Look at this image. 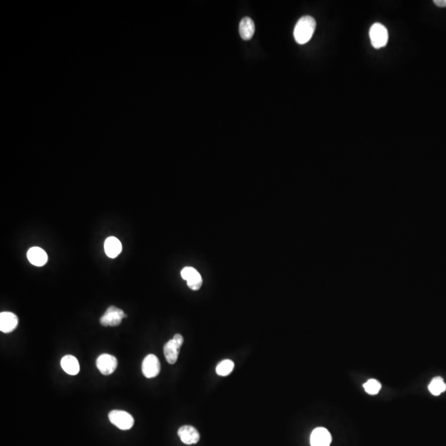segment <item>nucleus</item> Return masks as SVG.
Instances as JSON below:
<instances>
[{
	"mask_svg": "<svg viewBox=\"0 0 446 446\" xmlns=\"http://www.w3.org/2000/svg\"><path fill=\"white\" fill-rule=\"evenodd\" d=\"M428 389L431 394L434 396H439L442 392H446V384L441 377H435L430 382L428 386Z\"/></svg>",
	"mask_w": 446,
	"mask_h": 446,
	"instance_id": "nucleus-15",
	"label": "nucleus"
},
{
	"mask_svg": "<svg viewBox=\"0 0 446 446\" xmlns=\"http://www.w3.org/2000/svg\"><path fill=\"white\" fill-rule=\"evenodd\" d=\"M316 21L313 17H302L294 27V36L297 43L300 45L308 43L315 32Z\"/></svg>",
	"mask_w": 446,
	"mask_h": 446,
	"instance_id": "nucleus-1",
	"label": "nucleus"
},
{
	"mask_svg": "<svg viewBox=\"0 0 446 446\" xmlns=\"http://www.w3.org/2000/svg\"><path fill=\"white\" fill-rule=\"evenodd\" d=\"M19 325L17 315L10 312L0 313V331L3 333H10L16 329Z\"/></svg>",
	"mask_w": 446,
	"mask_h": 446,
	"instance_id": "nucleus-9",
	"label": "nucleus"
},
{
	"mask_svg": "<svg viewBox=\"0 0 446 446\" xmlns=\"http://www.w3.org/2000/svg\"><path fill=\"white\" fill-rule=\"evenodd\" d=\"M180 440L185 445H194L199 442L200 435L196 428L192 426H183L178 430Z\"/></svg>",
	"mask_w": 446,
	"mask_h": 446,
	"instance_id": "nucleus-10",
	"label": "nucleus"
},
{
	"mask_svg": "<svg viewBox=\"0 0 446 446\" xmlns=\"http://www.w3.org/2000/svg\"><path fill=\"white\" fill-rule=\"evenodd\" d=\"M96 365L99 372L104 375H110L114 373L117 367V359L116 357L111 354H103L98 357L96 360Z\"/></svg>",
	"mask_w": 446,
	"mask_h": 446,
	"instance_id": "nucleus-6",
	"label": "nucleus"
},
{
	"mask_svg": "<svg viewBox=\"0 0 446 446\" xmlns=\"http://www.w3.org/2000/svg\"><path fill=\"white\" fill-rule=\"evenodd\" d=\"M187 284H188V288L193 291L199 290L203 284L201 275H197L196 277L193 278L190 280L187 281Z\"/></svg>",
	"mask_w": 446,
	"mask_h": 446,
	"instance_id": "nucleus-19",
	"label": "nucleus"
},
{
	"mask_svg": "<svg viewBox=\"0 0 446 446\" xmlns=\"http://www.w3.org/2000/svg\"><path fill=\"white\" fill-rule=\"evenodd\" d=\"M234 369V363L231 359H225L220 362L216 368V372L219 376H227Z\"/></svg>",
	"mask_w": 446,
	"mask_h": 446,
	"instance_id": "nucleus-16",
	"label": "nucleus"
},
{
	"mask_svg": "<svg viewBox=\"0 0 446 446\" xmlns=\"http://www.w3.org/2000/svg\"><path fill=\"white\" fill-rule=\"evenodd\" d=\"M142 369L146 378H155L161 371V363L155 354H148L142 362Z\"/></svg>",
	"mask_w": 446,
	"mask_h": 446,
	"instance_id": "nucleus-7",
	"label": "nucleus"
},
{
	"mask_svg": "<svg viewBox=\"0 0 446 446\" xmlns=\"http://www.w3.org/2000/svg\"><path fill=\"white\" fill-rule=\"evenodd\" d=\"M381 384L376 379H370L364 384V389L365 392L370 395L378 394V392L380 391Z\"/></svg>",
	"mask_w": 446,
	"mask_h": 446,
	"instance_id": "nucleus-17",
	"label": "nucleus"
},
{
	"mask_svg": "<svg viewBox=\"0 0 446 446\" xmlns=\"http://www.w3.org/2000/svg\"><path fill=\"white\" fill-rule=\"evenodd\" d=\"M63 370L70 375H76L79 372V364L78 359L73 355H66L60 361Z\"/></svg>",
	"mask_w": 446,
	"mask_h": 446,
	"instance_id": "nucleus-13",
	"label": "nucleus"
},
{
	"mask_svg": "<svg viewBox=\"0 0 446 446\" xmlns=\"http://www.w3.org/2000/svg\"><path fill=\"white\" fill-rule=\"evenodd\" d=\"M434 3L440 8H446V0H435Z\"/></svg>",
	"mask_w": 446,
	"mask_h": 446,
	"instance_id": "nucleus-20",
	"label": "nucleus"
},
{
	"mask_svg": "<svg viewBox=\"0 0 446 446\" xmlns=\"http://www.w3.org/2000/svg\"><path fill=\"white\" fill-rule=\"evenodd\" d=\"M123 250V245L117 237H109L104 242V250L109 258H116Z\"/></svg>",
	"mask_w": 446,
	"mask_h": 446,
	"instance_id": "nucleus-12",
	"label": "nucleus"
},
{
	"mask_svg": "<svg viewBox=\"0 0 446 446\" xmlns=\"http://www.w3.org/2000/svg\"><path fill=\"white\" fill-rule=\"evenodd\" d=\"M255 31H256L255 23H254L253 20L250 19V18H248V17L244 18L240 22V35H241L243 40L247 41V40L252 38Z\"/></svg>",
	"mask_w": 446,
	"mask_h": 446,
	"instance_id": "nucleus-14",
	"label": "nucleus"
},
{
	"mask_svg": "<svg viewBox=\"0 0 446 446\" xmlns=\"http://www.w3.org/2000/svg\"><path fill=\"white\" fill-rule=\"evenodd\" d=\"M109 421L120 430H130L133 427L134 418L131 414L122 410H113L109 414Z\"/></svg>",
	"mask_w": 446,
	"mask_h": 446,
	"instance_id": "nucleus-4",
	"label": "nucleus"
},
{
	"mask_svg": "<svg viewBox=\"0 0 446 446\" xmlns=\"http://www.w3.org/2000/svg\"><path fill=\"white\" fill-rule=\"evenodd\" d=\"M370 37L372 46L375 49H380L388 43L389 33L384 25L376 22L370 27Z\"/></svg>",
	"mask_w": 446,
	"mask_h": 446,
	"instance_id": "nucleus-3",
	"label": "nucleus"
},
{
	"mask_svg": "<svg viewBox=\"0 0 446 446\" xmlns=\"http://www.w3.org/2000/svg\"><path fill=\"white\" fill-rule=\"evenodd\" d=\"M200 275L199 271L193 267H185L181 271V276L186 281L190 280L193 278L196 277L197 275Z\"/></svg>",
	"mask_w": 446,
	"mask_h": 446,
	"instance_id": "nucleus-18",
	"label": "nucleus"
},
{
	"mask_svg": "<svg viewBox=\"0 0 446 446\" xmlns=\"http://www.w3.org/2000/svg\"><path fill=\"white\" fill-rule=\"evenodd\" d=\"M184 338L180 334H174V337L169 340L164 346V354L166 361L170 365H174L178 360L180 348L183 346Z\"/></svg>",
	"mask_w": 446,
	"mask_h": 446,
	"instance_id": "nucleus-2",
	"label": "nucleus"
},
{
	"mask_svg": "<svg viewBox=\"0 0 446 446\" xmlns=\"http://www.w3.org/2000/svg\"><path fill=\"white\" fill-rule=\"evenodd\" d=\"M126 316H127L122 309L111 306L101 316L100 324L104 327H117Z\"/></svg>",
	"mask_w": 446,
	"mask_h": 446,
	"instance_id": "nucleus-5",
	"label": "nucleus"
},
{
	"mask_svg": "<svg viewBox=\"0 0 446 446\" xmlns=\"http://www.w3.org/2000/svg\"><path fill=\"white\" fill-rule=\"evenodd\" d=\"M310 443L312 446H330L332 435L326 428H316L311 434Z\"/></svg>",
	"mask_w": 446,
	"mask_h": 446,
	"instance_id": "nucleus-8",
	"label": "nucleus"
},
{
	"mask_svg": "<svg viewBox=\"0 0 446 446\" xmlns=\"http://www.w3.org/2000/svg\"><path fill=\"white\" fill-rule=\"evenodd\" d=\"M27 259L35 266H43L46 264L48 256L46 251L40 247H33L27 251Z\"/></svg>",
	"mask_w": 446,
	"mask_h": 446,
	"instance_id": "nucleus-11",
	"label": "nucleus"
}]
</instances>
